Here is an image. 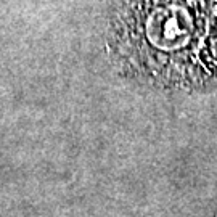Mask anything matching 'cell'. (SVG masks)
Wrapping results in <instances>:
<instances>
[{"mask_svg": "<svg viewBox=\"0 0 217 217\" xmlns=\"http://www.w3.org/2000/svg\"><path fill=\"white\" fill-rule=\"evenodd\" d=\"M206 0H161L132 34L140 68L169 81H191L217 64V34Z\"/></svg>", "mask_w": 217, "mask_h": 217, "instance_id": "6da1fadb", "label": "cell"}]
</instances>
